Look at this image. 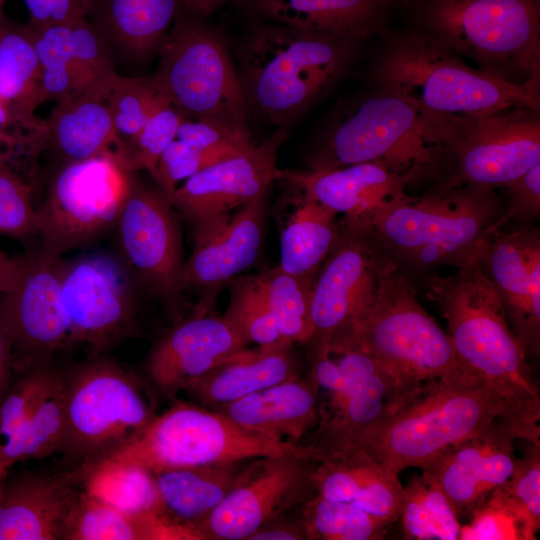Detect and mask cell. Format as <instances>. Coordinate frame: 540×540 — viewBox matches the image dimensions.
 <instances>
[{
    "label": "cell",
    "instance_id": "1",
    "mask_svg": "<svg viewBox=\"0 0 540 540\" xmlns=\"http://www.w3.org/2000/svg\"><path fill=\"white\" fill-rule=\"evenodd\" d=\"M500 420L540 431V415L522 409L481 378L438 380L398 396L387 415L348 449L364 450L399 475L407 468L428 467Z\"/></svg>",
    "mask_w": 540,
    "mask_h": 540
},
{
    "label": "cell",
    "instance_id": "2",
    "mask_svg": "<svg viewBox=\"0 0 540 540\" xmlns=\"http://www.w3.org/2000/svg\"><path fill=\"white\" fill-rule=\"evenodd\" d=\"M494 188L435 185L422 196L407 193L373 220L372 231L396 269L417 286L439 268L478 261L494 232L507 222Z\"/></svg>",
    "mask_w": 540,
    "mask_h": 540
},
{
    "label": "cell",
    "instance_id": "3",
    "mask_svg": "<svg viewBox=\"0 0 540 540\" xmlns=\"http://www.w3.org/2000/svg\"><path fill=\"white\" fill-rule=\"evenodd\" d=\"M471 119L429 113L379 89L340 119L309 158V169L379 162L417 183L437 178L443 161Z\"/></svg>",
    "mask_w": 540,
    "mask_h": 540
},
{
    "label": "cell",
    "instance_id": "4",
    "mask_svg": "<svg viewBox=\"0 0 540 540\" xmlns=\"http://www.w3.org/2000/svg\"><path fill=\"white\" fill-rule=\"evenodd\" d=\"M361 37L266 22L243 45L239 78L249 113L286 128L342 76Z\"/></svg>",
    "mask_w": 540,
    "mask_h": 540
},
{
    "label": "cell",
    "instance_id": "5",
    "mask_svg": "<svg viewBox=\"0 0 540 540\" xmlns=\"http://www.w3.org/2000/svg\"><path fill=\"white\" fill-rule=\"evenodd\" d=\"M418 284L440 310L465 367L511 402L540 415L539 389L528 355L512 332L500 297L479 262L445 277L437 272L429 274Z\"/></svg>",
    "mask_w": 540,
    "mask_h": 540
},
{
    "label": "cell",
    "instance_id": "6",
    "mask_svg": "<svg viewBox=\"0 0 540 540\" xmlns=\"http://www.w3.org/2000/svg\"><path fill=\"white\" fill-rule=\"evenodd\" d=\"M379 89L443 117L480 119L515 108L539 111V88L463 62L425 32L391 39L377 67Z\"/></svg>",
    "mask_w": 540,
    "mask_h": 540
},
{
    "label": "cell",
    "instance_id": "7",
    "mask_svg": "<svg viewBox=\"0 0 540 540\" xmlns=\"http://www.w3.org/2000/svg\"><path fill=\"white\" fill-rule=\"evenodd\" d=\"M416 288L391 269L364 311L330 341L328 352L340 345L365 351L392 377L399 396L438 380L480 378L460 361L448 333L421 306Z\"/></svg>",
    "mask_w": 540,
    "mask_h": 540
},
{
    "label": "cell",
    "instance_id": "8",
    "mask_svg": "<svg viewBox=\"0 0 540 540\" xmlns=\"http://www.w3.org/2000/svg\"><path fill=\"white\" fill-rule=\"evenodd\" d=\"M426 34L480 69L540 86L539 0H420Z\"/></svg>",
    "mask_w": 540,
    "mask_h": 540
},
{
    "label": "cell",
    "instance_id": "9",
    "mask_svg": "<svg viewBox=\"0 0 540 540\" xmlns=\"http://www.w3.org/2000/svg\"><path fill=\"white\" fill-rule=\"evenodd\" d=\"M308 448L247 431L216 409L176 401L107 455L135 463L155 474L169 469L303 452Z\"/></svg>",
    "mask_w": 540,
    "mask_h": 540
},
{
    "label": "cell",
    "instance_id": "10",
    "mask_svg": "<svg viewBox=\"0 0 540 540\" xmlns=\"http://www.w3.org/2000/svg\"><path fill=\"white\" fill-rule=\"evenodd\" d=\"M184 9L160 46L153 76L184 119H210L249 130V110L239 75L221 36Z\"/></svg>",
    "mask_w": 540,
    "mask_h": 540
},
{
    "label": "cell",
    "instance_id": "11",
    "mask_svg": "<svg viewBox=\"0 0 540 540\" xmlns=\"http://www.w3.org/2000/svg\"><path fill=\"white\" fill-rule=\"evenodd\" d=\"M133 171L128 158L115 153L67 162L37 210L41 250L62 257L116 225L134 183Z\"/></svg>",
    "mask_w": 540,
    "mask_h": 540
},
{
    "label": "cell",
    "instance_id": "12",
    "mask_svg": "<svg viewBox=\"0 0 540 540\" xmlns=\"http://www.w3.org/2000/svg\"><path fill=\"white\" fill-rule=\"evenodd\" d=\"M92 357L63 375L61 452L82 462L108 454L154 416L131 375L115 362Z\"/></svg>",
    "mask_w": 540,
    "mask_h": 540
},
{
    "label": "cell",
    "instance_id": "13",
    "mask_svg": "<svg viewBox=\"0 0 540 540\" xmlns=\"http://www.w3.org/2000/svg\"><path fill=\"white\" fill-rule=\"evenodd\" d=\"M396 268L371 226L340 221L332 250L321 265L311 299L312 357L329 354L330 341L372 300L382 277Z\"/></svg>",
    "mask_w": 540,
    "mask_h": 540
},
{
    "label": "cell",
    "instance_id": "14",
    "mask_svg": "<svg viewBox=\"0 0 540 540\" xmlns=\"http://www.w3.org/2000/svg\"><path fill=\"white\" fill-rule=\"evenodd\" d=\"M538 164L539 111L510 109L467 122L444 159L436 185L503 187Z\"/></svg>",
    "mask_w": 540,
    "mask_h": 540
},
{
    "label": "cell",
    "instance_id": "15",
    "mask_svg": "<svg viewBox=\"0 0 540 540\" xmlns=\"http://www.w3.org/2000/svg\"><path fill=\"white\" fill-rule=\"evenodd\" d=\"M64 260L41 249L20 259L17 279L3 295L0 321L13 346V369L22 372L73 346L61 297Z\"/></svg>",
    "mask_w": 540,
    "mask_h": 540
},
{
    "label": "cell",
    "instance_id": "16",
    "mask_svg": "<svg viewBox=\"0 0 540 540\" xmlns=\"http://www.w3.org/2000/svg\"><path fill=\"white\" fill-rule=\"evenodd\" d=\"M314 450L259 457L248 476L195 530L203 540H248L263 524L316 495Z\"/></svg>",
    "mask_w": 540,
    "mask_h": 540
},
{
    "label": "cell",
    "instance_id": "17",
    "mask_svg": "<svg viewBox=\"0 0 540 540\" xmlns=\"http://www.w3.org/2000/svg\"><path fill=\"white\" fill-rule=\"evenodd\" d=\"M124 270L104 253L63 262L61 297L73 346L85 344L92 356L133 333L135 304Z\"/></svg>",
    "mask_w": 540,
    "mask_h": 540
},
{
    "label": "cell",
    "instance_id": "18",
    "mask_svg": "<svg viewBox=\"0 0 540 540\" xmlns=\"http://www.w3.org/2000/svg\"><path fill=\"white\" fill-rule=\"evenodd\" d=\"M172 209L160 189L134 181L116 223L126 261L150 290L167 301L181 291L185 263Z\"/></svg>",
    "mask_w": 540,
    "mask_h": 540
},
{
    "label": "cell",
    "instance_id": "19",
    "mask_svg": "<svg viewBox=\"0 0 540 540\" xmlns=\"http://www.w3.org/2000/svg\"><path fill=\"white\" fill-rule=\"evenodd\" d=\"M286 134V128H278L263 143L189 177L168 198L171 206L195 227L265 195L280 178L276 163Z\"/></svg>",
    "mask_w": 540,
    "mask_h": 540
},
{
    "label": "cell",
    "instance_id": "20",
    "mask_svg": "<svg viewBox=\"0 0 540 540\" xmlns=\"http://www.w3.org/2000/svg\"><path fill=\"white\" fill-rule=\"evenodd\" d=\"M540 431L513 420H500L453 446L427 471L443 490L458 516L470 513L510 477L517 459L514 441L540 444Z\"/></svg>",
    "mask_w": 540,
    "mask_h": 540
},
{
    "label": "cell",
    "instance_id": "21",
    "mask_svg": "<svg viewBox=\"0 0 540 540\" xmlns=\"http://www.w3.org/2000/svg\"><path fill=\"white\" fill-rule=\"evenodd\" d=\"M478 262L497 291L515 337L528 356L540 353V232L501 229L484 245Z\"/></svg>",
    "mask_w": 540,
    "mask_h": 540
},
{
    "label": "cell",
    "instance_id": "22",
    "mask_svg": "<svg viewBox=\"0 0 540 540\" xmlns=\"http://www.w3.org/2000/svg\"><path fill=\"white\" fill-rule=\"evenodd\" d=\"M345 379L341 399L322 417L320 440L310 445L315 457L348 449L390 411L399 394L392 377L368 353L353 345L329 350Z\"/></svg>",
    "mask_w": 540,
    "mask_h": 540
},
{
    "label": "cell",
    "instance_id": "23",
    "mask_svg": "<svg viewBox=\"0 0 540 540\" xmlns=\"http://www.w3.org/2000/svg\"><path fill=\"white\" fill-rule=\"evenodd\" d=\"M245 342L224 317L195 313L176 324L148 360L149 379L165 398H174L213 368L245 349Z\"/></svg>",
    "mask_w": 540,
    "mask_h": 540
},
{
    "label": "cell",
    "instance_id": "24",
    "mask_svg": "<svg viewBox=\"0 0 540 540\" xmlns=\"http://www.w3.org/2000/svg\"><path fill=\"white\" fill-rule=\"evenodd\" d=\"M279 179L287 180L298 194L343 214V222L362 226H371L376 216L413 184L379 162L281 171Z\"/></svg>",
    "mask_w": 540,
    "mask_h": 540
},
{
    "label": "cell",
    "instance_id": "25",
    "mask_svg": "<svg viewBox=\"0 0 540 540\" xmlns=\"http://www.w3.org/2000/svg\"><path fill=\"white\" fill-rule=\"evenodd\" d=\"M262 195L230 216H217L194 227L195 246L181 276L185 288H215L250 267L263 237Z\"/></svg>",
    "mask_w": 540,
    "mask_h": 540
},
{
    "label": "cell",
    "instance_id": "26",
    "mask_svg": "<svg viewBox=\"0 0 540 540\" xmlns=\"http://www.w3.org/2000/svg\"><path fill=\"white\" fill-rule=\"evenodd\" d=\"M312 483L316 495L350 503L393 524L398 520L403 485L398 475L361 449L314 458Z\"/></svg>",
    "mask_w": 540,
    "mask_h": 540
},
{
    "label": "cell",
    "instance_id": "27",
    "mask_svg": "<svg viewBox=\"0 0 540 540\" xmlns=\"http://www.w3.org/2000/svg\"><path fill=\"white\" fill-rule=\"evenodd\" d=\"M75 474H26L5 485L0 540H62L80 491Z\"/></svg>",
    "mask_w": 540,
    "mask_h": 540
},
{
    "label": "cell",
    "instance_id": "28",
    "mask_svg": "<svg viewBox=\"0 0 540 540\" xmlns=\"http://www.w3.org/2000/svg\"><path fill=\"white\" fill-rule=\"evenodd\" d=\"M319 387L311 373L280 382L216 410L252 433L298 444L320 418Z\"/></svg>",
    "mask_w": 540,
    "mask_h": 540
},
{
    "label": "cell",
    "instance_id": "29",
    "mask_svg": "<svg viewBox=\"0 0 540 540\" xmlns=\"http://www.w3.org/2000/svg\"><path fill=\"white\" fill-rule=\"evenodd\" d=\"M257 458L153 474L163 512L195 530L248 476Z\"/></svg>",
    "mask_w": 540,
    "mask_h": 540
},
{
    "label": "cell",
    "instance_id": "30",
    "mask_svg": "<svg viewBox=\"0 0 540 540\" xmlns=\"http://www.w3.org/2000/svg\"><path fill=\"white\" fill-rule=\"evenodd\" d=\"M289 343L244 350L190 384L184 392L195 403L216 409L242 397L299 378Z\"/></svg>",
    "mask_w": 540,
    "mask_h": 540
},
{
    "label": "cell",
    "instance_id": "31",
    "mask_svg": "<svg viewBox=\"0 0 540 540\" xmlns=\"http://www.w3.org/2000/svg\"><path fill=\"white\" fill-rule=\"evenodd\" d=\"M106 82L60 100L53 112L48 125L49 140L66 162L103 153L128 158L113 124L104 91Z\"/></svg>",
    "mask_w": 540,
    "mask_h": 540
},
{
    "label": "cell",
    "instance_id": "32",
    "mask_svg": "<svg viewBox=\"0 0 540 540\" xmlns=\"http://www.w3.org/2000/svg\"><path fill=\"white\" fill-rule=\"evenodd\" d=\"M65 540H202L163 511L130 514L80 492L65 523Z\"/></svg>",
    "mask_w": 540,
    "mask_h": 540
},
{
    "label": "cell",
    "instance_id": "33",
    "mask_svg": "<svg viewBox=\"0 0 540 540\" xmlns=\"http://www.w3.org/2000/svg\"><path fill=\"white\" fill-rule=\"evenodd\" d=\"M183 9L181 0H90L87 13L105 39L143 56L160 48Z\"/></svg>",
    "mask_w": 540,
    "mask_h": 540
},
{
    "label": "cell",
    "instance_id": "34",
    "mask_svg": "<svg viewBox=\"0 0 540 540\" xmlns=\"http://www.w3.org/2000/svg\"><path fill=\"white\" fill-rule=\"evenodd\" d=\"M246 1L266 22L312 33L358 37L368 32L383 7L380 0Z\"/></svg>",
    "mask_w": 540,
    "mask_h": 540
},
{
    "label": "cell",
    "instance_id": "35",
    "mask_svg": "<svg viewBox=\"0 0 540 540\" xmlns=\"http://www.w3.org/2000/svg\"><path fill=\"white\" fill-rule=\"evenodd\" d=\"M295 205L281 232L278 267L298 278L314 281L338 238V213L300 194Z\"/></svg>",
    "mask_w": 540,
    "mask_h": 540
},
{
    "label": "cell",
    "instance_id": "36",
    "mask_svg": "<svg viewBox=\"0 0 540 540\" xmlns=\"http://www.w3.org/2000/svg\"><path fill=\"white\" fill-rule=\"evenodd\" d=\"M74 474L85 493L120 511H163L154 475L140 465L106 454L82 462Z\"/></svg>",
    "mask_w": 540,
    "mask_h": 540
},
{
    "label": "cell",
    "instance_id": "37",
    "mask_svg": "<svg viewBox=\"0 0 540 540\" xmlns=\"http://www.w3.org/2000/svg\"><path fill=\"white\" fill-rule=\"evenodd\" d=\"M403 486L398 520L410 540H459V516L449 499L427 472Z\"/></svg>",
    "mask_w": 540,
    "mask_h": 540
},
{
    "label": "cell",
    "instance_id": "38",
    "mask_svg": "<svg viewBox=\"0 0 540 540\" xmlns=\"http://www.w3.org/2000/svg\"><path fill=\"white\" fill-rule=\"evenodd\" d=\"M63 390L60 374L15 433L1 460L4 467L61 452L65 437Z\"/></svg>",
    "mask_w": 540,
    "mask_h": 540
},
{
    "label": "cell",
    "instance_id": "39",
    "mask_svg": "<svg viewBox=\"0 0 540 540\" xmlns=\"http://www.w3.org/2000/svg\"><path fill=\"white\" fill-rule=\"evenodd\" d=\"M306 540H376L391 524L356 506L314 495L299 507Z\"/></svg>",
    "mask_w": 540,
    "mask_h": 540
},
{
    "label": "cell",
    "instance_id": "40",
    "mask_svg": "<svg viewBox=\"0 0 540 540\" xmlns=\"http://www.w3.org/2000/svg\"><path fill=\"white\" fill-rule=\"evenodd\" d=\"M257 276L283 340L308 343L314 281L288 274L278 266Z\"/></svg>",
    "mask_w": 540,
    "mask_h": 540
},
{
    "label": "cell",
    "instance_id": "41",
    "mask_svg": "<svg viewBox=\"0 0 540 540\" xmlns=\"http://www.w3.org/2000/svg\"><path fill=\"white\" fill-rule=\"evenodd\" d=\"M459 540H535L537 523L525 506L503 488L490 492L470 512Z\"/></svg>",
    "mask_w": 540,
    "mask_h": 540
},
{
    "label": "cell",
    "instance_id": "42",
    "mask_svg": "<svg viewBox=\"0 0 540 540\" xmlns=\"http://www.w3.org/2000/svg\"><path fill=\"white\" fill-rule=\"evenodd\" d=\"M104 91L116 133L122 142L126 139L130 144L149 119L170 103L153 76L127 78L115 73L105 83Z\"/></svg>",
    "mask_w": 540,
    "mask_h": 540
},
{
    "label": "cell",
    "instance_id": "43",
    "mask_svg": "<svg viewBox=\"0 0 540 540\" xmlns=\"http://www.w3.org/2000/svg\"><path fill=\"white\" fill-rule=\"evenodd\" d=\"M223 317L246 344L268 347L288 343L277 329L257 275L234 282L230 303Z\"/></svg>",
    "mask_w": 540,
    "mask_h": 540
},
{
    "label": "cell",
    "instance_id": "44",
    "mask_svg": "<svg viewBox=\"0 0 540 540\" xmlns=\"http://www.w3.org/2000/svg\"><path fill=\"white\" fill-rule=\"evenodd\" d=\"M20 373L0 402V465L15 433L60 375L46 362Z\"/></svg>",
    "mask_w": 540,
    "mask_h": 540
},
{
    "label": "cell",
    "instance_id": "45",
    "mask_svg": "<svg viewBox=\"0 0 540 540\" xmlns=\"http://www.w3.org/2000/svg\"><path fill=\"white\" fill-rule=\"evenodd\" d=\"M105 40L98 27L85 16L72 21L69 70L74 94L102 84L115 74Z\"/></svg>",
    "mask_w": 540,
    "mask_h": 540
},
{
    "label": "cell",
    "instance_id": "46",
    "mask_svg": "<svg viewBox=\"0 0 540 540\" xmlns=\"http://www.w3.org/2000/svg\"><path fill=\"white\" fill-rule=\"evenodd\" d=\"M40 66L31 37L10 32L0 37V98L19 99L40 92ZM41 93V92H40Z\"/></svg>",
    "mask_w": 540,
    "mask_h": 540
},
{
    "label": "cell",
    "instance_id": "47",
    "mask_svg": "<svg viewBox=\"0 0 540 540\" xmlns=\"http://www.w3.org/2000/svg\"><path fill=\"white\" fill-rule=\"evenodd\" d=\"M183 116L171 104L163 105L142 128L132 145L128 159L132 169L147 170L154 177L165 148L176 139Z\"/></svg>",
    "mask_w": 540,
    "mask_h": 540
},
{
    "label": "cell",
    "instance_id": "48",
    "mask_svg": "<svg viewBox=\"0 0 540 540\" xmlns=\"http://www.w3.org/2000/svg\"><path fill=\"white\" fill-rule=\"evenodd\" d=\"M37 232V210L28 188L9 174L0 172V233L27 237Z\"/></svg>",
    "mask_w": 540,
    "mask_h": 540
},
{
    "label": "cell",
    "instance_id": "49",
    "mask_svg": "<svg viewBox=\"0 0 540 540\" xmlns=\"http://www.w3.org/2000/svg\"><path fill=\"white\" fill-rule=\"evenodd\" d=\"M508 480L500 487L519 500L540 523V444L527 442Z\"/></svg>",
    "mask_w": 540,
    "mask_h": 540
},
{
    "label": "cell",
    "instance_id": "50",
    "mask_svg": "<svg viewBox=\"0 0 540 540\" xmlns=\"http://www.w3.org/2000/svg\"><path fill=\"white\" fill-rule=\"evenodd\" d=\"M248 148L220 145L196 149L190 155L179 160L166 165H158L153 178L157 182L159 189L169 198L175 191L176 184L179 181L186 180L201 170Z\"/></svg>",
    "mask_w": 540,
    "mask_h": 540
},
{
    "label": "cell",
    "instance_id": "51",
    "mask_svg": "<svg viewBox=\"0 0 540 540\" xmlns=\"http://www.w3.org/2000/svg\"><path fill=\"white\" fill-rule=\"evenodd\" d=\"M176 138L196 149L220 145L248 148L254 144L250 131L238 130L210 119H183Z\"/></svg>",
    "mask_w": 540,
    "mask_h": 540
},
{
    "label": "cell",
    "instance_id": "52",
    "mask_svg": "<svg viewBox=\"0 0 540 540\" xmlns=\"http://www.w3.org/2000/svg\"><path fill=\"white\" fill-rule=\"evenodd\" d=\"M505 203L506 220L529 222L540 216V164L508 182Z\"/></svg>",
    "mask_w": 540,
    "mask_h": 540
},
{
    "label": "cell",
    "instance_id": "53",
    "mask_svg": "<svg viewBox=\"0 0 540 540\" xmlns=\"http://www.w3.org/2000/svg\"><path fill=\"white\" fill-rule=\"evenodd\" d=\"M34 26L69 22L88 12L90 0H23Z\"/></svg>",
    "mask_w": 540,
    "mask_h": 540
},
{
    "label": "cell",
    "instance_id": "54",
    "mask_svg": "<svg viewBox=\"0 0 540 540\" xmlns=\"http://www.w3.org/2000/svg\"><path fill=\"white\" fill-rule=\"evenodd\" d=\"M248 540H306L300 518L294 520L283 514L256 530Z\"/></svg>",
    "mask_w": 540,
    "mask_h": 540
},
{
    "label": "cell",
    "instance_id": "55",
    "mask_svg": "<svg viewBox=\"0 0 540 540\" xmlns=\"http://www.w3.org/2000/svg\"><path fill=\"white\" fill-rule=\"evenodd\" d=\"M13 370L12 342L0 321V402L12 382Z\"/></svg>",
    "mask_w": 540,
    "mask_h": 540
},
{
    "label": "cell",
    "instance_id": "56",
    "mask_svg": "<svg viewBox=\"0 0 540 540\" xmlns=\"http://www.w3.org/2000/svg\"><path fill=\"white\" fill-rule=\"evenodd\" d=\"M20 268V260L10 259L0 250V294L4 295L14 285Z\"/></svg>",
    "mask_w": 540,
    "mask_h": 540
},
{
    "label": "cell",
    "instance_id": "57",
    "mask_svg": "<svg viewBox=\"0 0 540 540\" xmlns=\"http://www.w3.org/2000/svg\"><path fill=\"white\" fill-rule=\"evenodd\" d=\"M232 1L243 0H181V3L186 12L203 19Z\"/></svg>",
    "mask_w": 540,
    "mask_h": 540
},
{
    "label": "cell",
    "instance_id": "58",
    "mask_svg": "<svg viewBox=\"0 0 540 540\" xmlns=\"http://www.w3.org/2000/svg\"><path fill=\"white\" fill-rule=\"evenodd\" d=\"M7 471H8V468L0 465V500L2 498L3 491L6 485L5 480L7 476Z\"/></svg>",
    "mask_w": 540,
    "mask_h": 540
},
{
    "label": "cell",
    "instance_id": "59",
    "mask_svg": "<svg viewBox=\"0 0 540 540\" xmlns=\"http://www.w3.org/2000/svg\"><path fill=\"white\" fill-rule=\"evenodd\" d=\"M6 110L4 108V101L0 98V124L6 120Z\"/></svg>",
    "mask_w": 540,
    "mask_h": 540
},
{
    "label": "cell",
    "instance_id": "60",
    "mask_svg": "<svg viewBox=\"0 0 540 540\" xmlns=\"http://www.w3.org/2000/svg\"><path fill=\"white\" fill-rule=\"evenodd\" d=\"M381 3L383 4V6L387 3H390L392 1H403V2H414V3H418L420 0H380Z\"/></svg>",
    "mask_w": 540,
    "mask_h": 540
}]
</instances>
